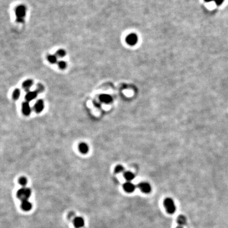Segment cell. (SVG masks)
I'll return each mask as SVG.
<instances>
[{
    "mask_svg": "<svg viewBox=\"0 0 228 228\" xmlns=\"http://www.w3.org/2000/svg\"><path fill=\"white\" fill-rule=\"evenodd\" d=\"M73 224H74L75 226L76 227V228H81L84 225L85 221H84L83 219L82 218L78 216V217H77V218L74 219Z\"/></svg>",
    "mask_w": 228,
    "mask_h": 228,
    "instance_id": "obj_11",
    "label": "cell"
},
{
    "mask_svg": "<svg viewBox=\"0 0 228 228\" xmlns=\"http://www.w3.org/2000/svg\"><path fill=\"white\" fill-rule=\"evenodd\" d=\"M38 94V92L37 91L28 92L25 95V99L26 101L29 102L33 100L37 97Z\"/></svg>",
    "mask_w": 228,
    "mask_h": 228,
    "instance_id": "obj_10",
    "label": "cell"
},
{
    "mask_svg": "<svg viewBox=\"0 0 228 228\" xmlns=\"http://www.w3.org/2000/svg\"><path fill=\"white\" fill-rule=\"evenodd\" d=\"M164 206L166 211L169 214H173L176 211V206L173 200L170 197H167L164 200Z\"/></svg>",
    "mask_w": 228,
    "mask_h": 228,
    "instance_id": "obj_2",
    "label": "cell"
},
{
    "mask_svg": "<svg viewBox=\"0 0 228 228\" xmlns=\"http://www.w3.org/2000/svg\"><path fill=\"white\" fill-rule=\"evenodd\" d=\"M176 228H183V226H180V225H178V226H177V227H176Z\"/></svg>",
    "mask_w": 228,
    "mask_h": 228,
    "instance_id": "obj_26",
    "label": "cell"
},
{
    "mask_svg": "<svg viewBox=\"0 0 228 228\" xmlns=\"http://www.w3.org/2000/svg\"><path fill=\"white\" fill-rule=\"evenodd\" d=\"M214 1L217 5H220L225 1V0H214Z\"/></svg>",
    "mask_w": 228,
    "mask_h": 228,
    "instance_id": "obj_24",
    "label": "cell"
},
{
    "mask_svg": "<svg viewBox=\"0 0 228 228\" xmlns=\"http://www.w3.org/2000/svg\"><path fill=\"white\" fill-rule=\"evenodd\" d=\"M177 223L178 225L183 226L187 224V218L183 215H179L177 218Z\"/></svg>",
    "mask_w": 228,
    "mask_h": 228,
    "instance_id": "obj_14",
    "label": "cell"
},
{
    "mask_svg": "<svg viewBox=\"0 0 228 228\" xmlns=\"http://www.w3.org/2000/svg\"><path fill=\"white\" fill-rule=\"evenodd\" d=\"M22 113L25 116H29L31 114V109L28 101H25L22 103Z\"/></svg>",
    "mask_w": 228,
    "mask_h": 228,
    "instance_id": "obj_7",
    "label": "cell"
},
{
    "mask_svg": "<svg viewBox=\"0 0 228 228\" xmlns=\"http://www.w3.org/2000/svg\"><path fill=\"white\" fill-rule=\"evenodd\" d=\"M31 191L26 187H23L19 189L17 193L16 196L19 198V199L23 201L28 200V199L31 196Z\"/></svg>",
    "mask_w": 228,
    "mask_h": 228,
    "instance_id": "obj_1",
    "label": "cell"
},
{
    "mask_svg": "<svg viewBox=\"0 0 228 228\" xmlns=\"http://www.w3.org/2000/svg\"><path fill=\"white\" fill-rule=\"evenodd\" d=\"M124 171V168L121 165H118L115 168V172L116 173H120Z\"/></svg>",
    "mask_w": 228,
    "mask_h": 228,
    "instance_id": "obj_19",
    "label": "cell"
},
{
    "mask_svg": "<svg viewBox=\"0 0 228 228\" xmlns=\"http://www.w3.org/2000/svg\"><path fill=\"white\" fill-rule=\"evenodd\" d=\"M26 7L23 5L16 7V15L18 22H23L24 18L26 16Z\"/></svg>",
    "mask_w": 228,
    "mask_h": 228,
    "instance_id": "obj_3",
    "label": "cell"
},
{
    "mask_svg": "<svg viewBox=\"0 0 228 228\" xmlns=\"http://www.w3.org/2000/svg\"><path fill=\"white\" fill-rule=\"evenodd\" d=\"M123 189L127 193H132L135 190V186L130 182H127L124 184Z\"/></svg>",
    "mask_w": 228,
    "mask_h": 228,
    "instance_id": "obj_8",
    "label": "cell"
},
{
    "mask_svg": "<svg viewBox=\"0 0 228 228\" xmlns=\"http://www.w3.org/2000/svg\"><path fill=\"white\" fill-rule=\"evenodd\" d=\"M126 41L127 44L130 45H134L137 43V42L138 41L137 36L134 33L130 34L126 38Z\"/></svg>",
    "mask_w": 228,
    "mask_h": 228,
    "instance_id": "obj_5",
    "label": "cell"
},
{
    "mask_svg": "<svg viewBox=\"0 0 228 228\" xmlns=\"http://www.w3.org/2000/svg\"><path fill=\"white\" fill-rule=\"evenodd\" d=\"M66 54V52L63 49H59L56 52V55L58 57H60V58H62L64 57Z\"/></svg>",
    "mask_w": 228,
    "mask_h": 228,
    "instance_id": "obj_21",
    "label": "cell"
},
{
    "mask_svg": "<svg viewBox=\"0 0 228 228\" xmlns=\"http://www.w3.org/2000/svg\"><path fill=\"white\" fill-rule=\"evenodd\" d=\"M79 152L82 154H86L89 151L88 146L85 142H81L78 146Z\"/></svg>",
    "mask_w": 228,
    "mask_h": 228,
    "instance_id": "obj_13",
    "label": "cell"
},
{
    "mask_svg": "<svg viewBox=\"0 0 228 228\" xmlns=\"http://www.w3.org/2000/svg\"><path fill=\"white\" fill-rule=\"evenodd\" d=\"M19 183L21 185L24 187L28 183V180L25 177H21L19 179Z\"/></svg>",
    "mask_w": 228,
    "mask_h": 228,
    "instance_id": "obj_20",
    "label": "cell"
},
{
    "mask_svg": "<svg viewBox=\"0 0 228 228\" xmlns=\"http://www.w3.org/2000/svg\"><path fill=\"white\" fill-rule=\"evenodd\" d=\"M124 176L128 182H130L135 178V175L132 172L130 171L125 172L124 174Z\"/></svg>",
    "mask_w": 228,
    "mask_h": 228,
    "instance_id": "obj_15",
    "label": "cell"
},
{
    "mask_svg": "<svg viewBox=\"0 0 228 228\" xmlns=\"http://www.w3.org/2000/svg\"><path fill=\"white\" fill-rule=\"evenodd\" d=\"M58 65L59 68L61 69H66V62L65 61H59L58 63Z\"/></svg>",
    "mask_w": 228,
    "mask_h": 228,
    "instance_id": "obj_22",
    "label": "cell"
},
{
    "mask_svg": "<svg viewBox=\"0 0 228 228\" xmlns=\"http://www.w3.org/2000/svg\"><path fill=\"white\" fill-rule=\"evenodd\" d=\"M20 96V90L19 89H16L13 92V99L15 100H16L19 99Z\"/></svg>",
    "mask_w": 228,
    "mask_h": 228,
    "instance_id": "obj_17",
    "label": "cell"
},
{
    "mask_svg": "<svg viewBox=\"0 0 228 228\" xmlns=\"http://www.w3.org/2000/svg\"><path fill=\"white\" fill-rule=\"evenodd\" d=\"M21 208L25 211H29L31 210L32 208L31 203L29 202L28 200L23 201L21 204Z\"/></svg>",
    "mask_w": 228,
    "mask_h": 228,
    "instance_id": "obj_12",
    "label": "cell"
},
{
    "mask_svg": "<svg viewBox=\"0 0 228 228\" xmlns=\"http://www.w3.org/2000/svg\"><path fill=\"white\" fill-rule=\"evenodd\" d=\"M204 1H206V2H210L212 1H214V0H204Z\"/></svg>",
    "mask_w": 228,
    "mask_h": 228,
    "instance_id": "obj_25",
    "label": "cell"
},
{
    "mask_svg": "<svg viewBox=\"0 0 228 228\" xmlns=\"http://www.w3.org/2000/svg\"><path fill=\"white\" fill-rule=\"evenodd\" d=\"M37 92H38V93L39 92H42L43 91V90H44V87H43V86L42 85H41V84H38V85H37Z\"/></svg>",
    "mask_w": 228,
    "mask_h": 228,
    "instance_id": "obj_23",
    "label": "cell"
},
{
    "mask_svg": "<svg viewBox=\"0 0 228 228\" xmlns=\"http://www.w3.org/2000/svg\"><path fill=\"white\" fill-rule=\"evenodd\" d=\"M44 105L43 100L39 99L37 101L34 106V109L37 113H40L44 109Z\"/></svg>",
    "mask_w": 228,
    "mask_h": 228,
    "instance_id": "obj_6",
    "label": "cell"
},
{
    "mask_svg": "<svg viewBox=\"0 0 228 228\" xmlns=\"http://www.w3.org/2000/svg\"><path fill=\"white\" fill-rule=\"evenodd\" d=\"M138 187L139 188V190L142 192V193H149L152 190L151 185L149 183L145 182H142L138 184Z\"/></svg>",
    "mask_w": 228,
    "mask_h": 228,
    "instance_id": "obj_4",
    "label": "cell"
},
{
    "mask_svg": "<svg viewBox=\"0 0 228 228\" xmlns=\"http://www.w3.org/2000/svg\"><path fill=\"white\" fill-rule=\"evenodd\" d=\"M99 99L102 102L105 104H109L113 101V98L110 95L102 94L99 96Z\"/></svg>",
    "mask_w": 228,
    "mask_h": 228,
    "instance_id": "obj_9",
    "label": "cell"
},
{
    "mask_svg": "<svg viewBox=\"0 0 228 228\" xmlns=\"http://www.w3.org/2000/svg\"><path fill=\"white\" fill-rule=\"evenodd\" d=\"M48 60L52 64L56 63L57 61V56L56 55H49L48 56Z\"/></svg>",
    "mask_w": 228,
    "mask_h": 228,
    "instance_id": "obj_18",
    "label": "cell"
},
{
    "mask_svg": "<svg viewBox=\"0 0 228 228\" xmlns=\"http://www.w3.org/2000/svg\"><path fill=\"white\" fill-rule=\"evenodd\" d=\"M33 85V81L31 79H28L24 81L22 83V87L26 90H29Z\"/></svg>",
    "mask_w": 228,
    "mask_h": 228,
    "instance_id": "obj_16",
    "label": "cell"
}]
</instances>
